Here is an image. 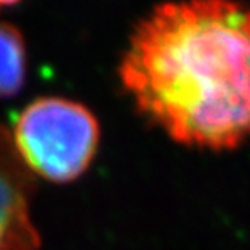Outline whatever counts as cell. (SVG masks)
I'll return each mask as SVG.
<instances>
[{"label":"cell","instance_id":"obj_1","mask_svg":"<svg viewBox=\"0 0 250 250\" xmlns=\"http://www.w3.org/2000/svg\"><path fill=\"white\" fill-rule=\"evenodd\" d=\"M117 71L137 111L179 145L224 151L250 139V5L162 2L136 24Z\"/></svg>","mask_w":250,"mask_h":250},{"label":"cell","instance_id":"obj_2","mask_svg":"<svg viewBox=\"0 0 250 250\" xmlns=\"http://www.w3.org/2000/svg\"><path fill=\"white\" fill-rule=\"evenodd\" d=\"M24 167L49 183H73L99 149L101 129L85 104L59 96L37 98L23 108L11 130Z\"/></svg>","mask_w":250,"mask_h":250},{"label":"cell","instance_id":"obj_3","mask_svg":"<svg viewBox=\"0 0 250 250\" xmlns=\"http://www.w3.org/2000/svg\"><path fill=\"white\" fill-rule=\"evenodd\" d=\"M35 177L16 151L11 130L0 124V250H40L42 236L31 217Z\"/></svg>","mask_w":250,"mask_h":250},{"label":"cell","instance_id":"obj_4","mask_svg":"<svg viewBox=\"0 0 250 250\" xmlns=\"http://www.w3.org/2000/svg\"><path fill=\"white\" fill-rule=\"evenodd\" d=\"M28 54L23 33L16 24L0 20V99L20 92L26 80Z\"/></svg>","mask_w":250,"mask_h":250},{"label":"cell","instance_id":"obj_5","mask_svg":"<svg viewBox=\"0 0 250 250\" xmlns=\"http://www.w3.org/2000/svg\"><path fill=\"white\" fill-rule=\"evenodd\" d=\"M20 0H0V7L2 5H12V4H18Z\"/></svg>","mask_w":250,"mask_h":250}]
</instances>
